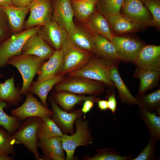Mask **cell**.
I'll list each match as a JSON object with an SVG mask.
<instances>
[{
  "instance_id": "cell-27",
  "label": "cell",
  "mask_w": 160,
  "mask_h": 160,
  "mask_svg": "<svg viewBox=\"0 0 160 160\" xmlns=\"http://www.w3.org/2000/svg\"><path fill=\"white\" fill-rule=\"evenodd\" d=\"M20 90L16 88L14 76L0 82V100L4 101L11 105H18L23 100Z\"/></svg>"
},
{
  "instance_id": "cell-33",
  "label": "cell",
  "mask_w": 160,
  "mask_h": 160,
  "mask_svg": "<svg viewBox=\"0 0 160 160\" xmlns=\"http://www.w3.org/2000/svg\"><path fill=\"white\" fill-rule=\"evenodd\" d=\"M96 153L93 156H85L86 160H131L132 155L123 156L121 153L112 148L108 147L98 148L96 150Z\"/></svg>"
},
{
  "instance_id": "cell-19",
  "label": "cell",
  "mask_w": 160,
  "mask_h": 160,
  "mask_svg": "<svg viewBox=\"0 0 160 160\" xmlns=\"http://www.w3.org/2000/svg\"><path fill=\"white\" fill-rule=\"evenodd\" d=\"M52 97L54 101L63 110L71 111H73L76 105L80 102L89 100L97 103L100 100L97 96L77 95L66 91H53Z\"/></svg>"
},
{
  "instance_id": "cell-48",
  "label": "cell",
  "mask_w": 160,
  "mask_h": 160,
  "mask_svg": "<svg viewBox=\"0 0 160 160\" xmlns=\"http://www.w3.org/2000/svg\"><path fill=\"white\" fill-rule=\"evenodd\" d=\"M0 74H1V72L0 71Z\"/></svg>"
},
{
  "instance_id": "cell-8",
  "label": "cell",
  "mask_w": 160,
  "mask_h": 160,
  "mask_svg": "<svg viewBox=\"0 0 160 160\" xmlns=\"http://www.w3.org/2000/svg\"><path fill=\"white\" fill-rule=\"evenodd\" d=\"M112 42L120 61L133 63L139 52L145 45L144 42L134 38L114 35Z\"/></svg>"
},
{
  "instance_id": "cell-24",
  "label": "cell",
  "mask_w": 160,
  "mask_h": 160,
  "mask_svg": "<svg viewBox=\"0 0 160 160\" xmlns=\"http://www.w3.org/2000/svg\"><path fill=\"white\" fill-rule=\"evenodd\" d=\"M85 27L94 34L101 35L112 42V33L107 19L97 11L83 23Z\"/></svg>"
},
{
  "instance_id": "cell-41",
  "label": "cell",
  "mask_w": 160,
  "mask_h": 160,
  "mask_svg": "<svg viewBox=\"0 0 160 160\" xmlns=\"http://www.w3.org/2000/svg\"><path fill=\"white\" fill-rule=\"evenodd\" d=\"M33 0H12L13 6L18 7L28 6Z\"/></svg>"
},
{
  "instance_id": "cell-29",
  "label": "cell",
  "mask_w": 160,
  "mask_h": 160,
  "mask_svg": "<svg viewBox=\"0 0 160 160\" xmlns=\"http://www.w3.org/2000/svg\"><path fill=\"white\" fill-rule=\"evenodd\" d=\"M65 77V75H60L39 83H32L29 92L37 95L40 98L43 105L48 108L47 100L48 93L56 84L61 81Z\"/></svg>"
},
{
  "instance_id": "cell-37",
  "label": "cell",
  "mask_w": 160,
  "mask_h": 160,
  "mask_svg": "<svg viewBox=\"0 0 160 160\" xmlns=\"http://www.w3.org/2000/svg\"><path fill=\"white\" fill-rule=\"evenodd\" d=\"M158 141L151 137L145 148L135 158L131 160H155V148Z\"/></svg>"
},
{
  "instance_id": "cell-15",
  "label": "cell",
  "mask_w": 160,
  "mask_h": 160,
  "mask_svg": "<svg viewBox=\"0 0 160 160\" xmlns=\"http://www.w3.org/2000/svg\"><path fill=\"white\" fill-rule=\"evenodd\" d=\"M134 64L137 68L160 71V46L145 44Z\"/></svg>"
},
{
  "instance_id": "cell-32",
  "label": "cell",
  "mask_w": 160,
  "mask_h": 160,
  "mask_svg": "<svg viewBox=\"0 0 160 160\" xmlns=\"http://www.w3.org/2000/svg\"><path fill=\"white\" fill-rule=\"evenodd\" d=\"M137 105L152 112L160 109V89L147 95H138L136 97Z\"/></svg>"
},
{
  "instance_id": "cell-35",
  "label": "cell",
  "mask_w": 160,
  "mask_h": 160,
  "mask_svg": "<svg viewBox=\"0 0 160 160\" xmlns=\"http://www.w3.org/2000/svg\"><path fill=\"white\" fill-rule=\"evenodd\" d=\"M124 0H97V11L106 18L111 14H119Z\"/></svg>"
},
{
  "instance_id": "cell-3",
  "label": "cell",
  "mask_w": 160,
  "mask_h": 160,
  "mask_svg": "<svg viewBox=\"0 0 160 160\" xmlns=\"http://www.w3.org/2000/svg\"><path fill=\"white\" fill-rule=\"evenodd\" d=\"M112 66L94 54L83 67L67 75L68 76L82 77L99 81L113 89L116 88L110 77V69Z\"/></svg>"
},
{
  "instance_id": "cell-44",
  "label": "cell",
  "mask_w": 160,
  "mask_h": 160,
  "mask_svg": "<svg viewBox=\"0 0 160 160\" xmlns=\"http://www.w3.org/2000/svg\"><path fill=\"white\" fill-rule=\"evenodd\" d=\"M8 154L0 155V160H12L14 159L13 156H10Z\"/></svg>"
},
{
  "instance_id": "cell-21",
  "label": "cell",
  "mask_w": 160,
  "mask_h": 160,
  "mask_svg": "<svg viewBox=\"0 0 160 160\" xmlns=\"http://www.w3.org/2000/svg\"><path fill=\"white\" fill-rule=\"evenodd\" d=\"M7 15L12 34L24 31L25 20L30 12L28 6L18 7L13 5H0Z\"/></svg>"
},
{
  "instance_id": "cell-13",
  "label": "cell",
  "mask_w": 160,
  "mask_h": 160,
  "mask_svg": "<svg viewBox=\"0 0 160 160\" xmlns=\"http://www.w3.org/2000/svg\"><path fill=\"white\" fill-rule=\"evenodd\" d=\"M36 33L55 51L62 49L68 37L66 31L52 20L41 25Z\"/></svg>"
},
{
  "instance_id": "cell-36",
  "label": "cell",
  "mask_w": 160,
  "mask_h": 160,
  "mask_svg": "<svg viewBox=\"0 0 160 160\" xmlns=\"http://www.w3.org/2000/svg\"><path fill=\"white\" fill-rule=\"evenodd\" d=\"M17 143L12 135L3 127L0 128V155H15L14 146Z\"/></svg>"
},
{
  "instance_id": "cell-18",
  "label": "cell",
  "mask_w": 160,
  "mask_h": 160,
  "mask_svg": "<svg viewBox=\"0 0 160 160\" xmlns=\"http://www.w3.org/2000/svg\"><path fill=\"white\" fill-rule=\"evenodd\" d=\"M93 53L111 65H119L120 60L113 44L104 36L94 34Z\"/></svg>"
},
{
  "instance_id": "cell-45",
  "label": "cell",
  "mask_w": 160,
  "mask_h": 160,
  "mask_svg": "<svg viewBox=\"0 0 160 160\" xmlns=\"http://www.w3.org/2000/svg\"><path fill=\"white\" fill-rule=\"evenodd\" d=\"M0 5L13 6L12 0H0Z\"/></svg>"
},
{
  "instance_id": "cell-20",
  "label": "cell",
  "mask_w": 160,
  "mask_h": 160,
  "mask_svg": "<svg viewBox=\"0 0 160 160\" xmlns=\"http://www.w3.org/2000/svg\"><path fill=\"white\" fill-rule=\"evenodd\" d=\"M38 146L43 151L41 160L65 159L61 137H55L46 140H39Z\"/></svg>"
},
{
  "instance_id": "cell-14",
  "label": "cell",
  "mask_w": 160,
  "mask_h": 160,
  "mask_svg": "<svg viewBox=\"0 0 160 160\" xmlns=\"http://www.w3.org/2000/svg\"><path fill=\"white\" fill-rule=\"evenodd\" d=\"M53 11L52 20L56 22L68 33L76 26L73 10L70 0H52Z\"/></svg>"
},
{
  "instance_id": "cell-28",
  "label": "cell",
  "mask_w": 160,
  "mask_h": 160,
  "mask_svg": "<svg viewBox=\"0 0 160 160\" xmlns=\"http://www.w3.org/2000/svg\"><path fill=\"white\" fill-rule=\"evenodd\" d=\"M76 20L83 23L97 11V0H70Z\"/></svg>"
},
{
  "instance_id": "cell-43",
  "label": "cell",
  "mask_w": 160,
  "mask_h": 160,
  "mask_svg": "<svg viewBox=\"0 0 160 160\" xmlns=\"http://www.w3.org/2000/svg\"><path fill=\"white\" fill-rule=\"evenodd\" d=\"M99 108L101 110L105 111L108 109V101L106 100H100L97 102Z\"/></svg>"
},
{
  "instance_id": "cell-42",
  "label": "cell",
  "mask_w": 160,
  "mask_h": 160,
  "mask_svg": "<svg viewBox=\"0 0 160 160\" xmlns=\"http://www.w3.org/2000/svg\"><path fill=\"white\" fill-rule=\"evenodd\" d=\"M95 103L93 101L88 100L84 101L81 111L85 115L89 112L94 106Z\"/></svg>"
},
{
  "instance_id": "cell-17",
  "label": "cell",
  "mask_w": 160,
  "mask_h": 160,
  "mask_svg": "<svg viewBox=\"0 0 160 160\" xmlns=\"http://www.w3.org/2000/svg\"><path fill=\"white\" fill-rule=\"evenodd\" d=\"M45 62L37 74L35 84L54 78L60 75L63 70V60L62 49L56 50L53 55Z\"/></svg>"
},
{
  "instance_id": "cell-46",
  "label": "cell",
  "mask_w": 160,
  "mask_h": 160,
  "mask_svg": "<svg viewBox=\"0 0 160 160\" xmlns=\"http://www.w3.org/2000/svg\"><path fill=\"white\" fill-rule=\"evenodd\" d=\"M3 77V75L1 74H0V78H2Z\"/></svg>"
},
{
  "instance_id": "cell-25",
  "label": "cell",
  "mask_w": 160,
  "mask_h": 160,
  "mask_svg": "<svg viewBox=\"0 0 160 160\" xmlns=\"http://www.w3.org/2000/svg\"><path fill=\"white\" fill-rule=\"evenodd\" d=\"M133 76L140 80L138 95L145 94L148 90L159 86L160 71L137 68Z\"/></svg>"
},
{
  "instance_id": "cell-30",
  "label": "cell",
  "mask_w": 160,
  "mask_h": 160,
  "mask_svg": "<svg viewBox=\"0 0 160 160\" xmlns=\"http://www.w3.org/2000/svg\"><path fill=\"white\" fill-rule=\"evenodd\" d=\"M138 107L139 114L149 132L150 137L158 142L160 139V116L156 115V111L150 112L141 106Z\"/></svg>"
},
{
  "instance_id": "cell-7",
  "label": "cell",
  "mask_w": 160,
  "mask_h": 160,
  "mask_svg": "<svg viewBox=\"0 0 160 160\" xmlns=\"http://www.w3.org/2000/svg\"><path fill=\"white\" fill-rule=\"evenodd\" d=\"M40 26L12 34L0 44V68L6 66L11 58L21 54V49L25 41L31 36L37 33Z\"/></svg>"
},
{
  "instance_id": "cell-23",
  "label": "cell",
  "mask_w": 160,
  "mask_h": 160,
  "mask_svg": "<svg viewBox=\"0 0 160 160\" xmlns=\"http://www.w3.org/2000/svg\"><path fill=\"white\" fill-rule=\"evenodd\" d=\"M114 35L135 32L141 27L120 13L111 14L105 18Z\"/></svg>"
},
{
  "instance_id": "cell-11",
  "label": "cell",
  "mask_w": 160,
  "mask_h": 160,
  "mask_svg": "<svg viewBox=\"0 0 160 160\" xmlns=\"http://www.w3.org/2000/svg\"><path fill=\"white\" fill-rule=\"evenodd\" d=\"M25 96L26 98L24 103L20 107L11 111L12 115L17 117L21 121L29 117H39L42 118L51 117V110L39 101L33 93L28 92Z\"/></svg>"
},
{
  "instance_id": "cell-6",
  "label": "cell",
  "mask_w": 160,
  "mask_h": 160,
  "mask_svg": "<svg viewBox=\"0 0 160 160\" xmlns=\"http://www.w3.org/2000/svg\"><path fill=\"white\" fill-rule=\"evenodd\" d=\"M62 50L63 64L60 75H67L81 68L94 55L92 52L76 46L68 37L63 43Z\"/></svg>"
},
{
  "instance_id": "cell-9",
  "label": "cell",
  "mask_w": 160,
  "mask_h": 160,
  "mask_svg": "<svg viewBox=\"0 0 160 160\" xmlns=\"http://www.w3.org/2000/svg\"><path fill=\"white\" fill-rule=\"evenodd\" d=\"M120 13L141 28L152 25V17L141 0H124Z\"/></svg>"
},
{
  "instance_id": "cell-10",
  "label": "cell",
  "mask_w": 160,
  "mask_h": 160,
  "mask_svg": "<svg viewBox=\"0 0 160 160\" xmlns=\"http://www.w3.org/2000/svg\"><path fill=\"white\" fill-rule=\"evenodd\" d=\"M28 7L30 14L25 22L24 30L51 20L53 11L52 0H33Z\"/></svg>"
},
{
  "instance_id": "cell-2",
  "label": "cell",
  "mask_w": 160,
  "mask_h": 160,
  "mask_svg": "<svg viewBox=\"0 0 160 160\" xmlns=\"http://www.w3.org/2000/svg\"><path fill=\"white\" fill-rule=\"evenodd\" d=\"M103 82L79 76H68L56 84L53 91H66L81 95L99 96L105 91Z\"/></svg>"
},
{
  "instance_id": "cell-5",
  "label": "cell",
  "mask_w": 160,
  "mask_h": 160,
  "mask_svg": "<svg viewBox=\"0 0 160 160\" xmlns=\"http://www.w3.org/2000/svg\"><path fill=\"white\" fill-rule=\"evenodd\" d=\"M42 118L39 117L27 118L21 124L18 130L12 136L17 144H22L32 153L36 160H41L38 150L36 133Z\"/></svg>"
},
{
  "instance_id": "cell-1",
  "label": "cell",
  "mask_w": 160,
  "mask_h": 160,
  "mask_svg": "<svg viewBox=\"0 0 160 160\" xmlns=\"http://www.w3.org/2000/svg\"><path fill=\"white\" fill-rule=\"evenodd\" d=\"M45 61L34 55L23 54L13 57L8 60L7 64L16 67L22 76L23 84L20 90L22 95H25L29 92L34 78Z\"/></svg>"
},
{
  "instance_id": "cell-31",
  "label": "cell",
  "mask_w": 160,
  "mask_h": 160,
  "mask_svg": "<svg viewBox=\"0 0 160 160\" xmlns=\"http://www.w3.org/2000/svg\"><path fill=\"white\" fill-rule=\"evenodd\" d=\"M50 117L42 118L37 129L36 136L40 141H44L55 137H62L60 128Z\"/></svg>"
},
{
  "instance_id": "cell-40",
  "label": "cell",
  "mask_w": 160,
  "mask_h": 160,
  "mask_svg": "<svg viewBox=\"0 0 160 160\" xmlns=\"http://www.w3.org/2000/svg\"><path fill=\"white\" fill-rule=\"evenodd\" d=\"M108 109L115 114L117 110V102L114 91L110 92L107 96Z\"/></svg>"
},
{
  "instance_id": "cell-12",
  "label": "cell",
  "mask_w": 160,
  "mask_h": 160,
  "mask_svg": "<svg viewBox=\"0 0 160 160\" xmlns=\"http://www.w3.org/2000/svg\"><path fill=\"white\" fill-rule=\"evenodd\" d=\"M48 100L51 107L52 119L60 128L63 134L71 135L74 133L73 126L76 120L82 117L83 113L81 109L68 112L64 111L54 101L52 95Z\"/></svg>"
},
{
  "instance_id": "cell-16",
  "label": "cell",
  "mask_w": 160,
  "mask_h": 160,
  "mask_svg": "<svg viewBox=\"0 0 160 160\" xmlns=\"http://www.w3.org/2000/svg\"><path fill=\"white\" fill-rule=\"evenodd\" d=\"M55 51L36 33L25 41L21 54L34 55L46 61L53 55Z\"/></svg>"
},
{
  "instance_id": "cell-34",
  "label": "cell",
  "mask_w": 160,
  "mask_h": 160,
  "mask_svg": "<svg viewBox=\"0 0 160 160\" xmlns=\"http://www.w3.org/2000/svg\"><path fill=\"white\" fill-rule=\"evenodd\" d=\"M7 103L0 100V126H2L11 135L18 129L21 121L16 116H11L7 114L3 108L7 106Z\"/></svg>"
},
{
  "instance_id": "cell-47",
  "label": "cell",
  "mask_w": 160,
  "mask_h": 160,
  "mask_svg": "<svg viewBox=\"0 0 160 160\" xmlns=\"http://www.w3.org/2000/svg\"><path fill=\"white\" fill-rule=\"evenodd\" d=\"M142 1H143V2L145 1L146 0H141Z\"/></svg>"
},
{
  "instance_id": "cell-4",
  "label": "cell",
  "mask_w": 160,
  "mask_h": 160,
  "mask_svg": "<svg viewBox=\"0 0 160 160\" xmlns=\"http://www.w3.org/2000/svg\"><path fill=\"white\" fill-rule=\"evenodd\" d=\"M75 123L76 132L71 135L63 134L61 137L63 147L66 153V160H74L76 148L80 146L87 147L92 143L94 140L87 120L81 117Z\"/></svg>"
},
{
  "instance_id": "cell-26",
  "label": "cell",
  "mask_w": 160,
  "mask_h": 160,
  "mask_svg": "<svg viewBox=\"0 0 160 160\" xmlns=\"http://www.w3.org/2000/svg\"><path fill=\"white\" fill-rule=\"evenodd\" d=\"M110 75L111 80L118 90V97L120 98L121 102L129 105H137L136 98L130 93L122 79L117 66L113 65L111 67Z\"/></svg>"
},
{
  "instance_id": "cell-38",
  "label": "cell",
  "mask_w": 160,
  "mask_h": 160,
  "mask_svg": "<svg viewBox=\"0 0 160 160\" xmlns=\"http://www.w3.org/2000/svg\"><path fill=\"white\" fill-rule=\"evenodd\" d=\"M145 6L152 15V25L160 27V0H147L143 2Z\"/></svg>"
},
{
  "instance_id": "cell-39",
  "label": "cell",
  "mask_w": 160,
  "mask_h": 160,
  "mask_svg": "<svg viewBox=\"0 0 160 160\" xmlns=\"http://www.w3.org/2000/svg\"><path fill=\"white\" fill-rule=\"evenodd\" d=\"M12 34L7 15L0 6V44Z\"/></svg>"
},
{
  "instance_id": "cell-22",
  "label": "cell",
  "mask_w": 160,
  "mask_h": 160,
  "mask_svg": "<svg viewBox=\"0 0 160 160\" xmlns=\"http://www.w3.org/2000/svg\"><path fill=\"white\" fill-rule=\"evenodd\" d=\"M68 34V37L76 46L81 49L93 52L94 45V34L86 27L76 26Z\"/></svg>"
}]
</instances>
